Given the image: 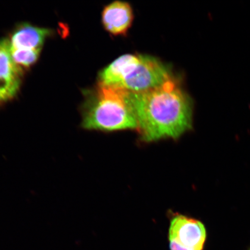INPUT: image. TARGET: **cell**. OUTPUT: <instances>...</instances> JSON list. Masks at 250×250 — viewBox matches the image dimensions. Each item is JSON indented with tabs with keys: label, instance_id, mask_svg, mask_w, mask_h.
<instances>
[{
	"label": "cell",
	"instance_id": "6da1fadb",
	"mask_svg": "<svg viewBox=\"0 0 250 250\" xmlns=\"http://www.w3.org/2000/svg\"><path fill=\"white\" fill-rule=\"evenodd\" d=\"M127 100L143 142L177 140L192 129L193 100L176 77L149 91L127 92Z\"/></svg>",
	"mask_w": 250,
	"mask_h": 250
},
{
	"label": "cell",
	"instance_id": "7a4b0ae2",
	"mask_svg": "<svg viewBox=\"0 0 250 250\" xmlns=\"http://www.w3.org/2000/svg\"><path fill=\"white\" fill-rule=\"evenodd\" d=\"M81 116V126L84 130L112 132L138 129L127 92L120 87L98 83L86 92Z\"/></svg>",
	"mask_w": 250,
	"mask_h": 250
},
{
	"label": "cell",
	"instance_id": "3957f363",
	"mask_svg": "<svg viewBox=\"0 0 250 250\" xmlns=\"http://www.w3.org/2000/svg\"><path fill=\"white\" fill-rule=\"evenodd\" d=\"M175 78L171 68L154 56L139 54L121 83L120 87L131 93H142L158 88Z\"/></svg>",
	"mask_w": 250,
	"mask_h": 250
},
{
	"label": "cell",
	"instance_id": "277c9868",
	"mask_svg": "<svg viewBox=\"0 0 250 250\" xmlns=\"http://www.w3.org/2000/svg\"><path fill=\"white\" fill-rule=\"evenodd\" d=\"M168 240L171 250H203L206 230L201 221L179 213L172 214Z\"/></svg>",
	"mask_w": 250,
	"mask_h": 250
},
{
	"label": "cell",
	"instance_id": "5b68a950",
	"mask_svg": "<svg viewBox=\"0 0 250 250\" xmlns=\"http://www.w3.org/2000/svg\"><path fill=\"white\" fill-rule=\"evenodd\" d=\"M22 74L12 57L10 42L0 39V101H9L17 95Z\"/></svg>",
	"mask_w": 250,
	"mask_h": 250
},
{
	"label": "cell",
	"instance_id": "8992f818",
	"mask_svg": "<svg viewBox=\"0 0 250 250\" xmlns=\"http://www.w3.org/2000/svg\"><path fill=\"white\" fill-rule=\"evenodd\" d=\"M134 12L130 3L117 0L103 9L102 21L103 27L114 36H125L133 22Z\"/></svg>",
	"mask_w": 250,
	"mask_h": 250
},
{
	"label": "cell",
	"instance_id": "52a82bcc",
	"mask_svg": "<svg viewBox=\"0 0 250 250\" xmlns=\"http://www.w3.org/2000/svg\"><path fill=\"white\" fill-rule=\"evenodd\" d=\"M51 33L52 31L48 29L21 24L14 30L9 42L12 49L41 50Z\"/></svg>",
	"mask_w": 250,
	"mask_h": 250
},
{
	"label": "cell",
	"instance_id": "ba28073f",
	"mask_svg": "<svg viewBox=\"0 0 250 250\" xmlns=\"http://www.w3.org/2000/svg\"><path fill=\"white\" fill-rule=\"evenodd\" d=\"M41 50L12 49V57L19 66L29 67L36 63L40 56Z\"/></svg>",
	"mask_w": 250,
	"mask_h": 250
}]
</instances>
